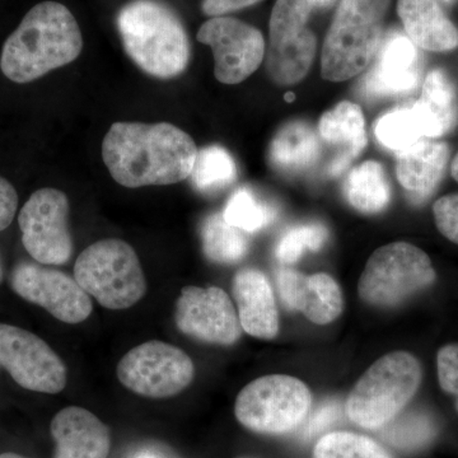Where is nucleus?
<instances>
[{
	"mask_svg": "<svg viewBox=\"0 0 458 458\" xmlns=\"http://www.w3.org/2000/svg\"><path fill=\"white\" fill-rule=\"evenodd\" d=\"M198 152L188 132L170 123H114L102 141L108 172L129 189L174 185L189 179Z\"/></svg>",
	"mask_w": 458,
	"mask_h": 458,
	"instance_id": "obj_1",
	"label": "nucleus"
},
{
	"mask_svg": "<svg viewBox=\"0 0 458 458\" xmlns=\"http://www.w3.org/2000/svg\"><path fill=\"white\" fill-rule=\"evenodd\" d=\"M82 49V32L73 13L60 3L42 2L5 40L0 69L12 82L30 83L71 64Z\"/></svg>",
	"mask_w": 458,
	"mask_h": 458,
	"instance_id": "obj_2",
	"label": "nucleus"
},
{
	"mask_svg": "<svg viewBox=\"0 0 458 458\" xmlns=\"http://www.w3.org/2000/svg\"><path fill=\"white\" fill-rule=\"evenodd\" d=\"M126 54L144 73L171 80L186 71L191 47L176 12L161 0H131L116 18Z\"/></svg>",
	"mask_w": 458,
	"mask_h": 458,
	"instance_id": "obj_3",
	"label": "nucleus"
},
{
	"mask_svg": "<svg viewBox=\"0 0 458 458\" xmlns=\"http://www.w3.org/2000/svg\"><path fill=\"white\" fill-rule=\"evenodd\" d=\"M390 0H342L325 38L321 75L344 82L366 71L384 41Z\"/></svg>",
	"mask_w": 458,
	"mask_h": 458,
	"instance_id": "obj_4",
	"label": "nucleus"
},
{
	"mask_svg": "<svg viewBox=\"0 0 458 458\" xmlns=\"http://www.w3.org/2000/svg\"><path fill=\"white\" fill-rule=\"evenodd\" d=\"M421 366L414 355L394 352L375 361L360 377L346 400L352 423L366 429H381L399 417L418 393Z\"/></svg>",
	"mask_w": 458,
	"mask_h": 458,
	"instance_id": "obj_5",
	"label": "nucleus"
},
{
	"mask_svg": "<svg viewBox=\"0 0 458 458\" xmlns=\"http://www.w3.org/2000/svg\"><path fill=\"white\" fill-rule=\"evenodd\" d=\"M74 279L89 297L108 310L131 309L147 292L137 252L116 238L98 241L78 256Z\"/></svg>",
	"mask_w": 458,
	"mask_h": 458,
	"instance_id": "obj_6",
	"label": "nucleus"
},
{
	"mask_svg": "<svg viewBox=\"0 0 458 458\" xmlns=\"http://www.w3.org/2000/svg\"><path fill=\"white\" fill-rule=\"evenodd\" d=\"M436 276L432 260L423 250L408 242H394L370 256L358 292L370 306L394 307L429 288Z\"/></svg>",
	"mask_w": 458,
	"mask_h": 458,
	"instance_id": "obj_7",
	"label": "nucleus"
},
{
	"mask_svg": "<svg viewBox=\"0 0 458 458\" xmlns=\"http://www.w3.org/2000/svg\"><path fill=\"white\" fill-rule=\"evenodd\" d=\"M312 394L294 377H260L238 394L234 414L247 429L260 434H284L302 426L309 417Z\"/></svg>",
	"mask_w": 458,
	"mask_h": 458,
	"instance_id": "obj_8",
	"label": "nucleus"
},
{
	"mask_svg": "<svg viewBox=\"0 0 458 458\" xmlns=\"http://www.w3.org/2000/svg\"><path fill=\"white\" fill-rule=\"evenodd\" d=\"M312 0H276L269 23L267 71L273 82L292 86L301 82L313 64L318 40L310 30Z\"/></svg>",
	"mask_w": 458,
	"mask_h": 458,
	"instance_id": "obj_9",
	"label": "nucleus"
},
{
	"mask_svg": "<svg viewBox=\"0 0 458 458\" xmlns=\"http://www.w3.org/2000/svg\"><path fill=\"white\" fill-rule=\"evenodd\" d=\"M194 376V363L185 352L157 340L135 346L117 364L119 381L149 399L176 396L191 384Z\"/></svg>",
	"mask_w": 458,
	"mask_h": 458,
	"instance_id": "obj_10",
	"label": "nucleus"
},
{
	"mask_svg": "<svg viewBox=\"0 0 458 458\" xmlns=\"http://www.w3.org/2000/svg\"><path fill=\"white\" fill-rule=\"evenodd\" d=\"M69 200L56 189L33 192L21 209L18 223L22 243L33 260L45 265H63L73 254L68 227Z\"/></svg>",
	"mask_w": 458,
	"mask_h": 458,
	"instance_id": "obj_11",
	"label": "nucleus"
},
{
	"mask_svg": "<svg viewBox=\"0 0 458 458\" xmlns=\"http://www.w3.org/2000/svg\"><path fill=\"white\" fill-rule=\"evenodd\" d=\"M0 366L17 385L35 393L59 394L68 382L64 361L49 344L13 325L0 324Z\"/></svg>",
	"mask_w": 458,
	"mask_h": 458,
	"instance_id": "obj_12",
	"label": "nucleus"
},
{
	"mask_svg": "<svg viewBox=\"0 0 458 458\" xmlns=\"http://www.w3.org/2000/svg\"><path fill=\"white\" fill-rule=\"evenodd\" d=\"M197 38L212 47L214 75L223 84L243 82L264 60V36L256 27L236 18H210L199 30Z\"/></svg>",
	"mask_w": 458,
	"mask_h": 458,
	"instance_id": "obj_13",
	"label": "nucleus"
},
{
	"mask_svg": "<svg viewBox=\"0 0 458 458\" xmlns=\"http://www.w3.org/2000/svg\"><path fill=\"white\" fill-rule=\"evenodd\" d=\"M174 322L185 335L218 345H232L242 334L231 298L218 286H185L176 302Z\"/></svg>",
	"mask_w": 458,
	"mask_h": 458,
	"instance_id": "obj_14",
	"label": "nucleus"
},
{
	"mask_svg": "<svg viewBox=\"0 0 458 458\" xmlns=\"http://www.w3.org/2000/svg\"><path fill=\"white\" fill-rule=\"evenodd\" d=\"M12 288L27 302L38 304L65 324H81L93 311L89 295L77 280L62 271L18 265L12 274Z\"/></svg>",
	"mask_w": 458,
	"mask_h": 458,
	"instance_id": "obj_15",
	"label": "nucleus"
},
{
	"mask_svg": "<svg viewBox=\"0 0 458 458\" xmlns=\"http://www.w3.org/2000/svg\"><path fill=\"white\" fill-rule=\"evenodd\" d=\"M423 62L419 47L405 33L393 30L385 36L360 90L370 98H393L417 89Z\"/></svg>",
	"mask_w": 458,
	"mask_h": 458,
	"instance_id": "obj_16",
	"label": "nucleus"
},
{
	"mask_svg": "<svg viewBox=\"0 0 458 458\" xmlns=\"http://www.w3.org/2000/svg\"><path fill=\"white\" fill-rule=\"evenodd\" d=\"M276 284L286 309L302 312L313 324H330L342 315V289L327 273L307 276L282 267L276 273Z\"/></svg>",
	"mask_w": 458,
	"mask_h": 458,
	"instance_id": "obj_17",
	"label": "nucleus"
},
{
	"mask_svg": "<svg viewBox=\"0 0 458 458\" xmlns=\"http://www.w3.org/2000/svg\"><path fill=\"white\" fill-rule=\"evenodd\" d=\"M318 134L322 149L325 147L331 152L325 171L328 176H339L367 146L363 111L352 102H340L322 114Z\"/></svg>",
	"mask_w": 458,
	"mask_h": 458,
	"instance_id": "obj_18",
	"label": "nucleus"
},
{
	"mask_svg": "<svg viewBox=\"0 0 458 458\" xmlns=\"http://www.w3.org/2000/svg\"><path fill=\"white\" fill-rule=\"evenodd\" d=\"M55 441L54 458H107L110 429L101 419L81 406L60 410L50 424Z\"/></svg>",
	"mask_w": 458,
	"mask_h": 458,
	"instance_id": "obj_19",
	"label": "nucleus"
},
{
	"mask_svg": "<svg viewBox=\"0 0 458 458\" xmlns=\"http://www.w3.org/2000/svg\"><path fill=\"white\" fill-rule=\"evenodd\" d=\"M234 300L241 327L249 335L274 339L279 333V316L269 279L258 269L238 271L233 279Z\"/></svg>",
	"mask_w": 458,
	"mask_h": 458,
	"instance_id": "obj_20",
	"label": "nucleus"
},
{
	"mask_svg": "<svg viewBox=\"0 0 458 458\" xmlns=\"http://www.w3.org/2000/svg\"><path fill=\"white\" fill-rule=\"evenodd\" d=\"M448 158L447 144L430 138L397 153V179L412 201L421 203L433 194L445 174Z\"/></svg>",
	"mask_w": 458,
	"mask_h": 458,
	"instance_id": "obj_21",
	"label": "nucleus"
},
{
	"mask_svg": "<svg viewBox=\"0 0 458 458\" xmlns=\"http://www.w3.org/2000/svg\"><path fill=\"white\" fill-rule=\"evenodd\" d=\"M406 36L419 49L447 53L458 47V30L437 0H399Z\"/></svg>",
	"mask_w": 458,
	"mask_h": 458,
	"instance_id": "obj_22",
	"label": "nucleus"
},
{
	"mask_svg": "<svg viewBox=\"0 0 458 458\" xmlns=\"http://www.w3.org/2000/svg\"><path fill=\"white\" fill-rule=\"evenodd\" d=\"M270 162L278 171L300 174L311 170L322 156L318 134L309 123L293 122L283 126L271 141Z\"/></svg>",
	"mask_w": 458,
	"mask_h": 458,
	"instance_id": "obj_23",
	"label": "nucleus"
},
{
	"mask_svg": "<svg viewBox=\"0 0 458 458\" xmlns=\"http://www.w3.org/2000/svg\"><path fill=\"white\" fill-rule=\"evenodd\" d=\"M429 129L430 140L443 137L458 123V98L454 84L442 69L428 73L417 102Z\"/></svg>",
	"mask_w": 458,
	"mask_h": 458,
	"instance_id": "obj_24",
	"label": "nucleus"
},
{
	"mask_svg": "<svg viewBox=\"0 0 458 458\" xmlns=\"http://www.w3.org/2000/svg\"><path fill=\"white\" fill-rule=\"evenodd\" d=\"M346 200L358 212L377 214L390 203L391 188L381 164L367 161L352 170L345 180Z\"/></svg>",
	"mask_w": 458,
	"mask_h": 458,
	"instance_id": "obj_25",
	"label": "nucleus"
},
{
	"mask_svg": "<svg viewBox=\"0 0 458 458\" xmlns=\"http://www.w3.org/2000/svg\"><path fill=\"white\" fill-rule=\"evenodd\" d=\"M377 140L387 149L403 152L418 141L429 138V129L417 105L399 107L385 114L375 125Z\"/></svg>",
	"mask_w": 458,
	"mask_h": 458,
	"instance_id": "obj_26",
	"label": "nucleus"
},
{
	"mask_svg": "<svg viewBox=\"0 0 458 458\" xmlns=\"http://www.w3.org/2000/svg\"><path fill=\"white\" fill-rule=\"evenodd\" d=\"M203 251L210 261L216 264H234L242 260L249 250L245 232L225 221L223 214L208 216L201 227Z\"/></svg>",
	"mask_w": 458,
	"mask_h": 458,
	"instance_id": "obj_27",
	"label": "nucleus"
},
{
	"mask_svg": "<svg viewBox=\"0 0 458 458\" xmlns=\"http://www.w3.org/2000/svg\"><path fill=\"white\" fill-rule=\"evenodd\" d=\"M237 177L236 162L227 149L219 146L199 150L190 180L201 192L227 188Z\"/></svg>",
	"mask_w": 458,
	"mask_h": 458,
	"instance_id": "obj_28",
	"label": "nucleus"
},
{
	"mask_svg": "<svg viewBox=\"0 0 458 458\" xmlns=\"http://www.w3.org/2000/svg\"><path fill=\"white\" fill-rule=\"evenodd\" d=\"M223 216L233 227L254 233L276 219V209L251 190L241 188L229 198Z\"/></svg>",
	"mask_w": 458,
	"mask_h": 458,
	"instance_id": "obj_29",
	"label": "nucleus"
},
{
	"mask_svg": "<svg viewBox=\"0 0 458 458\" xmlns=\"http://www.w3.org/2000/svg\"><path fill=\"white\" fill-rule=\"evenodd\" d=\"M436 436V423L423 411H412L399 419L394 418L386 426L384 432L386 441L403 451L421 450Z\"/></svg>",
	"mask_w": 458,
	"mask_h": 458,
	"instance_id": "obj_30",
	"label": "nucleus"
},
{
	"mask_svg": "<svg viewBox=\"0 0 458 458\" xmlns=\"http://www.w3.org/2000/svg\"><path fill=\"white\" fill-rule=\"evenodd\" d=\"M313 458H394L381 445L360 434L333 432L316 443Z\"/></svg>",
	"mask_w": 458,
	"mask_h": 458,
	"instance_id": "obj_31",
	"label": "nucleus"
},
{
	"mask_svg": "<svg viewBox=\"0 0 458 458\" xmlns=\"http://www.w3.org/2000/svg\"><path fill=\"white\" fill-rule=\"evenodd\" d=\"M328 237L327 228L321 223H306L289 228L280 238L276 249V259L282 264H293L306 251H318Z\"/></svg>",
	"mask_w": 458,
	"mask_h": 458,
	"instance_id": "obj_32",
	"label": "nucleus"
},
{
	"mask_svg": "<svg viewBox=\"0 0 458 458\" xmlns=\"http://www.w3.org/2000/svg\"><path fill=\"white\" fill-rule=\"evenodd\" d=\"M433 216L443 236L458 245V194L438 199L433 205Z\"/></svg>",
	"mask_w": 458,
	"mask_h": 458,
	"instance_id": "obj_33",
	"label": "nucleus"
},
{
	"mask_svg": "<svg viewBox=\"0 0 458 458\" xmlns=\"http://www.w3.org/2000/svg\"><path fill=\"white\" fill-rule=\"evenodd\" d=\"M438 381L445 393L458 396V344L443 346L437 355Z\"/></svg>",
	"mask_w": 458,
	"mask_h": 458,
	"instance_id": "obj_34",
	"label": "nucleus"
},
{
	"mask_svg": "<svg viewBox=\"0 0 458 458\" xmlns=\"http://www.w3.org/2000/svg\"><path fill=\"white\" fill-rule=\"evenodd\" d=\"M340 417H342V406L339 401H327L313 411L311 417L306 418L307 421L302 428L303 438L311 439L324 433L328 428L336 424Z\"/></svg>",
	"mask_w": 458,
	"mask_h": 458,
	"instance_id": "obj_35",
	"label": "nucleus"
},
{
	"mask_svg": "<svg viewBox=\"0 0 458 458\" xmlns=\"http://www.w3.org/2000/svg\"><path fill=\"white\" fill-rule=\"evenodd\" d=\"M18 208V195L8 180L0 177V232L13 222Z\"/></svg>",
	"mask_w": 458,
	"mask_h": 458,
	"instance_id": "obj_36",
	"label": "nucleus"
},
{
	"mask_svg": "<svg viewBox=\"0 0 458 458\" xmlns=\"http://www.w3.org/2000/svg\"><path fill=\"white\" fill-rule=\"evenodd\" d=\"M261 0H203L201 9L209 17H222L258 4Z\"/></svg>",
	"mask_w": 458,
	"mask_h": 458,
	"instance_id": "obj_37",
	"label": "nucleus"
},
{
	"mask_svg": "<svg viewBox=\"0 0 458 458\" xmlns=\"http://www.w3.org/2000/svg\"><path fill=\"white\" fill-rule=\"evenodd\" d=\"M451 174L452 177H454V179L458 182V153L456 157H454V161H452Z\"/></svg>",
	"mask_w": 458,
	"mask_h": 458,
	"instance_id": "obj_38",
	"label": "nucleus"
},
{
	"mask_svg": "<svg viewBox=\"0 0 458 458\" xmlns=\"http://www.w3.org/2000/svg\"><path fill=\"white\" fill-rule=\"evenodd\" d=\"M315 7H325V5L330 4L333 0H312Z\"/></svg>",
	"mask_w": 458,
	"mask_h": 458,
	"instance_id": "obj_39",
	"label": "nucleus"
},
{
	"mask_svg": "<svg viewBox=\"0 0 458 458\" xmlns=\"http://www.w3.org/2000/svg\"><path fill=\"white\" fill-rule=\"evenodd\" d=\"M0 458H29V457L21 456V454H12V452H7V454H0Z\"/></svg>",
	"mask_w": 458,
	"mask_h": 458,
	"instance_id": "obj_40",
	"label": "nucleus"
},
{
	"mask_svg": "<svg viewBox=\"0 0 458 458\" xmlns=\"http://www.w3.org/2000/svg\"><path fill=\"white\" fill-rule=\"evenodd\" d=\"M441 2L445 3V4L452 5L456 0H441Z\"/></svg>",
	"mask_w": 458,
	"mask_h": 458,
	"instance_id": "obj_41",
	"label": "nucleus"
},
{
	"mask_svg": "<svg viewBox=\"0 0 458 458\" xmlns=\"http://www.w3.org/2000/svg\"><path fill=\"white\" fill-rule=\"evenodd\" d=\"M3 280V267H2V260H0V283H2Z\"/></svg>",
	"mask_w": 458,
	"mask_h": 458,
	"instance_id": "obj_42",
	"label": "nucleus"
},
{
	"mask_svg": "<svg viewBox=\"0 0 458 458\" xmlns=\"http://www.w3.org/2000/svg\"><path fill=\"white\" fill-rule=\"evenodd\" d=\"M140 458H155V457H152V456H143V457H140Z\"/></svg>",
	"mask_w": 458,
	"mask_h": 458,
	"instance_id": "obj_43",
	"label": "nucleus"
},
{
	"mask_svg": "<svg viewBox=\"0 0 458 458\" xmlns=\"http://www.w3.org/2000/svg\"><path fill=\"white\" fill-rule=\"evenodd\" d=\"M456 408H457V411H458V396H457V400H456Z\"/></svg>",
	"mask_w": 458,
	"mask_h": 458,
	"instance_id": "obj_44",
	"label": "nucleus"
}]
</instances>
